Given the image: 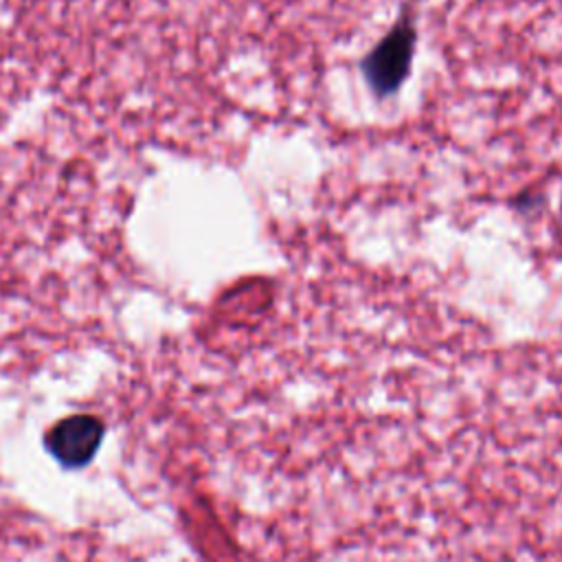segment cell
<instances>
[{
    "mask_svg": "<svg viewBox=\"0 0 562 562\" xmlns=\"http://www.w3.org/2000/svg\"><path fill=\"white\" fill-rule=\"evenodd\" d=\"M417 26L408 7H404L393 26L364 55L360 70L375 97H391L411 72Z\"/></svg>",
    "mask_w": 562,
    "mask_h": 562,
    "instance_id": "obj_1",
    "label": "cell"
},
{
    "mask_svg": "<svg viewBox=\"0 0 562 562\" xmlns=\"http://www.w3.org/2000/svg\"><path fill=\"white\" fill-rule=\"evenodd\" d=\"M103 424L94 415H70L59 419L44 437L46 450L66 468H81L97 454L103 439Z\"/></svg>",
    "mask_w": 562,
    "mask_h": 562,
    "instance_id": "obj_2",
    "label": "cell"
}]
</instances>
